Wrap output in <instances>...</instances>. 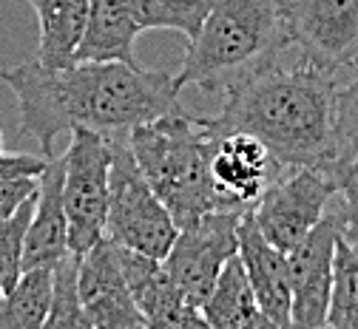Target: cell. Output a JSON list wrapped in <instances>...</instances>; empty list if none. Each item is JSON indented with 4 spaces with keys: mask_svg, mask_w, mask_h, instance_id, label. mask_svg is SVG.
Here are the masks:
<instances>
[{
    "mask_svg": "<svg viewBox=\"0 0 358 329\" xmlns=\"http://www.w3.org/2000/svg\"><path fill=\"white\" fill-rule=\"evenodd\" d=\"M344 66L285 49L276 60L222 91V111L202 119L210 139L231 131L259 136L279 170L338 162V88Z\"/></svg>",
    "mask_w": 358,
    "mask_h": 329,
    "instance_id": "obj_1",
    "label": "cell"
},
{
    "mask_svg": "<svg viewBox=\"0 0 358 329\" xmlns=\"http://www.w3.org/2000/svg\"><path fill=\"white\" fill-rule=\"evenodd\" d=\"M0 80L17 100L20 131L37 139L46 156H52V142L66 131L120 133L179 111L173 74L128 63H74L55 71L29 60L0 71Z\"/></svg>",
    "mask_w": 358,
    "mask_h": 329,
    "instance_id": "obj_2",
    "label": "cell"
},
{
    "mask_svg": "<svg viewBox=\"0 0 358 329\" xmlns=\"http://www.w3.org/2000/svg\"><path fill=\"white\" fill-rule=\"evenodd\" d=\"M290 45V0H210L173 85L222 94Z\"/></svg>",
    "mask_w": 358,
    "mask_h": 329,
    "instance_id": "obj_3",
    "label": "cell"
},
{
    "mask_svg": "<svg viewBox=\"0 0 358 329\" xmlns=\"http://www.w3.org/2000/svg\"><path fill=\"white\" fill-rule=\"evenodd\" d=\"M128 145L145 182L168 207L176 227L228 210L210 179L213 139L202 119L173 111L128 131Z\"/></svg>",
    "mask_w": 358,
    "mask_h": 329,
    "instance_id": "obj_4",
    "label": "cell"
},
{
    "mask_svg": "<svg viewBox=\"0 0 358 329\" xmlns=\"http://www.w3.org/2000/svg\"><path fill=\"white\" fill-rule=\"evenodd\" d=\"M111 142V170H108V213L106 233L120 247L145 253L151 258H165L176 239V221L168 207L145 182L137 159L128 145V131L108 133Z\"/></svg>",
    "mask_w": 358,
    "mask_h": 329,
    "instance_id": "obj_5",
    "label": "cell"
},
{
    "mask_svg": "<svg viewBox=\"0 0 358 329\" xmlns=\"http://www.w3.org/2000/svg\"><path fill=\"white\" fill-rule=\"evenodd\" d=\"M71 145L63 154V207L69 219V250L85 253L106 233L108 213V133L74 128Z\"/></svg>",
    "mask_w": 358,
    "mask_h": 329,
    "instance_id": "obj_6",
    "label": "cell"
},
{
    "mask_svg": "<svg viewBox=\"0 0 358 329\" xmlns=\"http://www.w3.org/2000/svg\"><path fill=\"white\" fill-rule=\"evenodd\" d=\"M336 199V182L324 168H290L253 202L250 213L262 236L273 247L290 253L322 221Z\"/></svg>",
    "mask_w": 358,
    "mask_h": 329,
    "instance_id": "obj_7",
    "label": "cell"
},
{
    "mask_svg": "<svg viewBox=\"0 0 358 329\" xmlns=\"http://www.w3.org/2000/svg\"><path fill=\"white\" fill-rule=\"evenodd\" d=\"M245 210H213L176 230V239L162 258L165 272L196 309H202L208 293L228 258L239 253L236 227Z\"/></svg>",
    "mask_w": 358,
    "mask_h": 329,
    "instance_id": "obj_8",
    "label": "cell"
},
{
    "mask_svg": "<svg viewBox=\"0 0 358 329\" xmlns=\"http://www.w3.org/2000/svg\"><path fill=\"white\" fill-rule=\"evenodd\" d=\"M344 224V213L333 199L322 221L287 253L290 275V323L316 329L327 321L330 287H333V256Z\"/></svg>",
    "mask_w": 358,
    "mask_h": 329,
    "instance_id": "obj_9",
    "label": "cell"
},
{
    "mask_svg": "<svg viewBox=\"0 0 358 329\" xmlns=\"http://www.w3.org/2000/svg\"><path fill=\"white\" fill-rule=\"evenodd\" d=\"M80 304L94 329H140L148 326L143 312L131 298L125 275L117 261V244L108 236H100L80 256L77 267Z\"/></svg>",
    "mask_w": 358,
    "mask_h": 329,
    "instance_id": "obj_10",
    "label": "cell"
},
{
    "mask_svg": "<svg viewBox=\"0 0 358 329\" xmlns=\"http://www.w3.org/2000/svg\"><path fill=\"white\" fill-rule=\"evenodd\" d=\"M276 162L259 136L231 131L213 139L210 179L228 210H248L273 179Z\"/></svg>",
    "mask_w": 358,
    "mask_h": 329,
    "instance_id": "obj_11",
    "label": "cell"
},
{
    "mask_svg": "<svg viewBox=\"0 0 358 329\" xmlns=\"http://www.w3.org/2000/svg\"><path fill=\"white\" fill-rule=\"evenodd\" d=\"M293 45L333 66L358 54V0H290Z\"/></svg>",
    "mask_w": 358,
    "mask_h": 329,
    "instance_id": "obj_12",
    "label": "cell"
},
{
    "mask_svg": "<svg viewBox=\"0 0 358 329\" xmlns=\"http://www.w3.org/2000/svg\"><path fill=\"white\" fill-rule=\"evenodd\" d=\"M117 261L125 275V284L131 290V298L143 312L148 326H162V329L165 326H176V329L208 326L202 312L179 293V287L171 281L159 258H151L145 253L117 244Z\"/></svg>",
    "mask_w": 358,
    "mask_h": 329,
    "instance_id": "obj_13",
    "label": "cell"
},
{
    "mask_svg": "<svg viewBox=\"0 0 358 329\" xmlns=\"http://www.w3.org/2000/svg\"><path fill=\"white\" fill-rule=\"evenodd\" d=\"M239 258L250 278V287L262 312L267 315L271 326H293L290 323V275H287V253L273 247L262 236V230L253 221L250 207L242 213L239 227Z\"/></svg>",
    "mask_w": 358,
    "mask_h": 329,
    "instance_id": "obj_14",
    "label": "cell"
},
{
    "mask_svg": "<svg viewBox=\"0 0 358 329\" xmlns=\"http://www.w3.org/2000/svg\"><path fill=\"white\" fill-rule=\"evenodd\" d=\"M69 253V219L63 207V156L52 159L37 179L34 210L23 242V270L52 267Z\"/></svg>",
    "mask_w": 358,
    "mask_h": 329,
    "instance_id": "obj_15",
    "label": "cell"
},
{
    "mask_svg": "<svg viewBox=\"0 0 358 329\" xmlns=\"http://www.w3.org/2000/svg\"><path fill=\"white\" fill-rule=\"evenodd\" d=\"M137 34L143 31L122 0H88V20H85L83 40L74 52V63L140 66L137 57H134Z\"/></svg>",
    "mask_w": 358,
    "mask_h": 329,
    "instance_id": "obj_16",
    "label": "cell"
},
{
    "mask_svg": "<svg viewBox=\"0 0 358 329\" xmlns=\"http://www.w3.org/2000/svg\"><path fill=\"white\" fill-rule=\"evenodd\" d=\"M199 312L213 329H273L256 301L239 253L225 261Z\"/></svg>",
    "mask_w": 358,
    "mask_h": 329,
    "instance_id": "obj_17",
    "label": "cell"
},
{
    "mask_svg": "<svg viewBox=\"0 0 358 329\" xmlns=\"http://www.w3.org/2000/svg\"><path fill=\"white\" fill-rule=\"evenodd\" d=\"M88 20V0H52V3L37 15L40 40L34 60L46 68H71L74 52L83 40Z\"/></svg>",
    "mask_w": 358,
    "mask_h": 329,
    "instance_id": "obj_18",
    "label": "cell"
},
{
    "mask_svg": "<svg viewBox=\"0 0 358 329\" xmlns=\"http://www.w3.org/2000/svg\"><path fill=\"white\" fill-rule=\"evenodd\" d=\"M52 304V267H29L0 293V329H43Z\"/></svg>",
    "mask_w": 358,
    "mask_h": 329,
    "instance_id": "obj_19",
    "label": "cell"
},
{
    "mask_svg": "<svg viewBox=\"0 0 358 329\" xmlns=\"http://www.w3.org/2000/svg\"><path fill=\"white\" fill-rule=\"evenodd\" d=\"M140 31L171 29L188 40L199 31L210 0H122Z\"/></svg>",
    "mask_w": 358,
    "mask_h": 329,
    "instance_id": "obj_20",
    "label": "cell"
},
{
    "mask_svg": "<svg viewBox=\"0 0 358 329\" xmlns=\"http://www.w3.org/2000/svg\"><path fill=\"white\" fill-rule=\"evenodd\" d=\"M324 326L358 329V258L344 244L341 233L333 256V287H330V307Z\"/></svg>",
    "mask_w": 358,
    "mask_h": 329,
    "instance_id": "obj_21",
    "label": "cell"
},
{
    "mask_svg": "<svg viewBox=\"0 0 358 329\" xmlns=\"http://www.w3.org/2000/svg\"><path fill=\"white\" fill-rule=\"evenodd\" d=\"M77 267H80V253H66L52 264V304H49V318L43 329H85L88 318L80 304V290H77Z\"/></svg>",
    "mask_w": 358,
    "mask_h": 329,
    "instance_id": "obj_22",
    "label": "cell"
},
{
    "mask_svg": "<svg viewBox=\"0 0 358 329\" xmlns=\"http://www.w3.org/2000/svg\"><path fill=\"white\" fill-rule=\"evenodd\" d=\"M34 196L26 199L9 219L0 221V293H6L23 272V242L31 221Z\"/></svg>",
    "mask_w": 358,
    "mask_h": 329,
    "instance_id": "obj_23",
    "label": "cell"
},
{
    "mask_svg": "<svg viewBox=\"0 0 358 329\" xmlns=\"http://www.w3.org/2000/svg\"><path fill=\"white\" fill-rule=\"evenodd\" d=\"M358 159V54L344 66L338 88V162Z\"/></svg>",
    "mask_w": 358,
    "mask_h": 329,
    "instance_id": "obj_24",
    "label": "cell"
},
{
    "mask_svg": "<svg viewBox=\"0 0 358 329\" xmlns=\"http://www.w3.org/2000/svg\"><path fill=\"white\" fill-rule=\"evenodd\" d=\"M330 176L336 182V202L344 219H358V159L336 162Z\"/></svg>",
    "mask_w": 358,
    "mask_h": 329,
    "instance_id": "obj_25",
    "label": "cell"
},
{
    "mask_svg": "<svg viewBox=\"0 0 358 329\" xmlns=\"http://www.w3.org/2000/svg\"><path fill=\"white\" fill-rule=\"evenodd\" d=\"M49 159L31 154H6L0 151V179H40Z\"/></svg>",
    "mask_w": 358,
    "mask_h": 329,
    "instance_id": "obj_26",
    "label": "cell"
},
{
    "mask_svg": "<svg viewBox=\"0 0 358 329\" xmlns=\"http://www.w3.org/2000/svg\"><path fill=\"white\" fill-rule=\"evenodd\" d=\"M37 193V179H0V221Z\"/></svg>",
    "mask_w": 358,
    "mask_h": 329,
    "instance_id": "obj_27",
    "label": "cell"
},
{
    "mask_svg": "<svg viewBox=\"0 0 358 329\" xmlns=\"http://www.w3.org/2000/svg\"><path fill=\"white\" fill-rule=\"evenodd\" d=\"M341 239H344V244L352 250V256L358 258V219H344V224H341Z\"/></svg>",
    "mask_w": 358,
    "mask_h": 329,
    "instance_id": "obj_28",
    "label": "cell"
},
{
    "mask_svg": "<svg viewBox=\"0 0 358 329\" xmlns=\"http://www.w3.org/2000/svg\"><path fill=\"white\" fill-rule=\"evenodd\" d=\"M49 3H52V0H29V6L34 9V15H40V12H43V9H46Z\"/></svg>",
    "mask_w": 358,
    "mask_h": 329,
    "instance_id": "obj_29",
    "label": "cell"
},
{
    "mask_svg": "<svg viewBox=\"0 0 358 329\" xmlns=\"http://www.w3.org/2000/svg\"><path fill=\"white\" fill-rule=\"evenodd\" d=\"M0 151H3V131H0Z\"/></svg>",
    "mask_w": 358,
    "mask_h": 329,
    "instance_id": "obj_30",
    "label": "cell"
}]
</instances>
